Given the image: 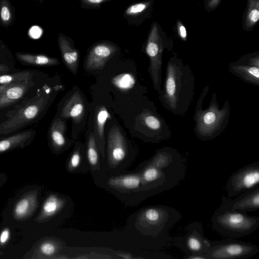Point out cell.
<instances>
[{
  "mask_svg": "<svg viewBox=\"0 0 259 259\" xmlns=\"http://www.w3.org/2000/svg\"><path fill=\"white\" fill-rule=\"evenodd\" d=\"M195 79L191 67L175 55L167 62L158 98L163 108L176 116L187 112L194 98Z\"/></svg>",
  "mask_w": 259,
  "mask_h": 259,
  "instance_id": "2",
  "label": "cell"
},
{
  "mask_svg": "<svg viewBox=\"0 0 259 259\" xmlns=\"http://www.w3.org/2000/svg\"><path fill=\"white\" fill-rule=\"evenodd\" d=\"M176 209L164 205H154L142 208L135 218V226L143 245L159 250L173 244L174 237L169 230L181 218Z\"/></svg>",
  "mask_w": 259,
  "mask_h": 259,
  "instance_id": "3",
  "label": "cell"
},
{
  "mask_svg": "<svg viewBox=\"0 0 259 259\" xmlns=\"http://www.w3.org/2000/svg\"><path fill=\"white\" fill-rule=\"evenodd\" d=\"M229 71L244 82L259 86V54L244 56L228 65Z\"/></svg>",
  "mask_w": 259,
  "mask_h": 259,
  "instance_id": "13",
  "label": "cell"
},
{
  "mask_svg": "<svg viewBox=\"0 0 259 259\" xmlns=\"http://www.w3.org/2000/svg\"><path fill=\"white\" fill-rule=\"evenodd\" d=\"M32 73L28 71H23L10 74H1L0 84L23 81L30 79Z\"/></svg>",
  "mask_w": 259,
  "mask_h": 259,
  "instance_id": "30",
  "label": "cell"
},
{
  "mask_svg": "<svg viewBox=\"0 0 259 259\" xmlns=\"http://www.w3.org/2000/svg\"><path fill=\"white\" fill-rule=\"evenodd\" d=\"M82 98L78 92L74 93L64 105L61 116L64 118H72L78 122L82 117L84 112Z\"/></svg>",
  "mask_w": 259,
  "mask_h": 259,
  "instance_id": "21",
  "label": "cell"
},
{
  "mask_svg": "<svg viewBox=\"0 0 259 259\" xmlns=\"http://www.w3.org/2000/svg\"><path fill=\"white\" fill-rule=\"evenodd\" d=\"M149 197L172 189L186 174V162L176 149L163 147L137 169Z\"/></svg>",
  "mask_w": 259,
  "mask_h": 259,
  "instance_id": "1",
  "label": "cell"
},
{
  "mask_svg": "<svg viewBox=\"0 0 259 259\" xmlns=\"http://www.w3.org/2000/svg\"><path fill=\"white\" fill-rule=\"evenodd\" d=\"M212 226L222 235L240 238L249 235L259 227V218L245 212L217 208L211 217Z\"/></svg>",
  "mask_w": 259,
  "mask_h": 259,
  "instance_id": "6",
  "label": "cell"
},
{
  "mask_svg": "<svg viewBox=\"0 0 259 259\" xmlns=\"http://www.w3.org/2000/svg\"><path fill=\"white\" fill-rule=\"evenodd\" d=\"M37 204V193H29L20 199L15 206L14 216L16 219L22 220L27 217L35 210Z\"/></svg>",
  "mask_w": 259,
  "mask_h": 259,
  "instance_id": "22",
  "label": "cell"
},
{
  "mask_svg": "<svg viewBox=\"0 0 259 259\" xmlns=\"http://www.w3.org/2000/svg\"><path fill=\"white\" fill-rule=\"evenodd\" d=\"M130 162L125 139L120 130L113 126L108 134L107 152L103 160L104 171L107 174L123 172Z\"/></svg>",
  "mask_w": 259,
  "mask_h": 259,
  "instance_id": "7",
  "label": "cell"
},
{
  "mask_svg": "<svg viewBox=\"0 0 259 259\" xmlns=\"http://www.w3.org/2000/svg\"><path fill=\"white\" fill-rule=\"evenodd\" d=\"M259 161L247 164L234 172L227 180L228 197L237 195L258 186Z\"/></svg>",
  "mask_w": 259,
  "mask_h": 259,
  "instance_id": "11",
  "label": "cell"
},
{
  "mask_svg": "<svg viewBox=\"0 0 259 259\" xmlns=\"http://www.w3.org/2000/svg\"><path fill=\"white\" fill-rule=\"evenodd\" d=\"M39 1H42V0H39Z\"/></svg>",
  "mask_w": 259,
  "mask_h": 259,
  "instance_id": "39",
  "label": "cell"
},
{
  "mask_svg": "<svg viewBox=\"0 0 259 259\" xmlns=\"http://www.w3.org/2000/svg\"><path fill=\"white\" fill-rule=\"evenodd\" d=\"M85 156L93 179L104 172L103 161L100 158V152L93 133L89 135L88 138Z\"/></svg>",
  "mask_w": 259,
  "mask_h": 259,
  "instance_id": "18",
  "label": "cell"
},
{
  "mask_svg": "<svg viewBox=\"0 0 259 259\" xmlns=\"http://www.w3.org/2000/svg\"><path fill=\"white\" fill-rule=\"evenodd\" d=\"M62 247L58 242L47 241L41 244L39 250L41 253L47 256L55 255Z\"/></svg>",
  "mask_w": 259,
  "mask_h": 259,
  "instance_id": "31",
  "label": "cell"
},
{
  "mask_svg": "<svg viewBox=\"0 0 259 259\" xmlns=\"http://www.w3.org/2000/svg\"><path fill=\"white\" fill-rule=\"evenodd\" d=\"M29 79L21 82L0 84V109L21 99L29 86Z\"/></svg>",
  "mask_w": 259,
  "mask_h": 259,
  "instance_id": "17",
  "label": "cell"
},
{
  "mask_svg": "<svg viewBox=\"0 0 259 259\" xmlns=\"http://www.w3.org/2000/svg\"><path fill=\"white\" fill-rule=\"evenodd\" d=\"M17 58L21 61L29 64L38 66H54L59 64V60L43 55H34L26 53H17Z\"/></svg>",
  "mask_w": 259,
  "mask_h": 259,
  "instance_id": "27",
  "label": "cell"
},
{
  "mask_svg": "<svg viewBox=\"0 0 259 259\" xmlns=\"http://www.w3.org/2000/svg\"><path fill=\"white\" fill-rule=\"evenodd\" d=\"M139 119L144 134L149 141L158 143L171 137L169 126L154 106L143 109Z\"/></svg>",
  "mask_w": 259,
  "mask_h": 259,
  "instance_id": "12",
  "label": "cell"
},
{
  "mask_svg": "<svg viewBox=\"0 0 259 259\" xmlns=\"http://www.w3.org/2000/svg\"><path fill=\"white\" fill-rule=\"evenodd\" d=\"M220 0H209L208 5L209 8H212L215 7L219 3Z\"/></svg>",
  "mask_w": 259,
  "mask_h": 259,
  "instance_id": "36",
  "label": "cell"
},
{
  "mask_svg": "<svg viewBox=\"0 0 259 259\" xmlns=\"http://www.w3.org/2000/svg\"><path fill=\"white\" fill-rule=\"evenodd\" d=\"M112 83L117 88L122 91L131 89L136 83V80L133 75L128 73L119 74L112 80Z\"/></svg>",
  "mask_w": 259,
  "mask_h": 259,
  "instance_id": "29",
  "label": "cell"
},
{
  "mask_svg": "<svg viewBox=\"0 0 259 259\" xmlns=\"http://www.w3.org/2000/svg\"><path fill=\"white\" fill-rule=\"evenodd\" d=\"M259 252L256 245L232 238L210 241V247L205 254L206 259H245Z\"/></svg>",
  "mask_w": 259,
  "mask_h": 259,
  "instance_id": "8",
  "label": "cell"
},
{
  "mask_svg": "<svg viewBox=\"0 0 259 259\" xmlns=\"http://www.w3.org/2000/svg\"><path fill=\"white\" fill-rule=\"evenodd\" d=\"M149 3H142L135 4L130 6L126 11L127 15H135L139 14L145 10L148 7Z\"/></svg>",
  "mask_w": 259,
  "mask_h": 259,
  "instance_id": "33",
  "label": "cell"
},
{
  "mask_svg": "<svg viewBox=\"0 0 259 259\" xmlns=\"http://www.w3.org/2000/svg\"><path fill=\"white\" fill-rule=\"evenodd\" d=\"M67 198L58 194H51L45 201L38 217L41 221H47L63 210L66 206Z\"/></svg>",
  "mask_w": 259,
  "mask_h": 259,
  "instance_id": "19",
  "label": "cell"
},
{
  "mask_svg": "<svg viewBox=\"0 0 259 259\" xmlns=\"http://www.w3.org/2000/svg\"><path fill=\"white\" fill-rule=\"evenodd\" d=\"M11 9L8 1H3L0 4V19L4 24L8 25L12 21Z\"/></svg>",
  "mask_w": 259,
  "mask_h": 259,
  "instance_id": "32",
  "label": "cell"
},
{
  "mask_svg": "<svg viewBox=\"0 0 259 259\" xmlns=\"http://www.w3.org/2000/svg\"><path fill=\"white\" fill-rule=\"evenodd\" d=\"M259 19V0H248L245 23L247 28H251Z\"/></svg>",
  "mask_w": 259,
  "mask_h": 259,
  "instance_id": "28",
  "label": "cell"
},
{
  "mask_svg": "<svg viewBox=\"0 0 259 259\" xmlns=\"http://www.w3.org/2000/svg\"><path fill=\"white\" fill-rule=\"evenodd\" d=\"M10 237V231L8 229H4L0 235V243L4 244L8 240Z\"/></svg>",
  "mask_w": 259,
  "mask_h": 259,
  "instance_id": "35",
  "label": "cell"
},
{
  "mask_svg": "<svg viewBox=\"0 0 259 259\" xmlns=\"http://www.w3.org/2000/svg\"><path fill=\"white\" fill-rule=\"evenodd\" d=\"M9 70V68L7 65L0 64V73H6Z\"/></svg>",
  "mask_w": 259,
  "mask_h": 259,
  "instance_id": "38",
  "label": "cell"
},
{
  "mask_svg": "<svg viewBox=\"0 0 259 259\" xmlns=\"http://www.w3.org/2000/svg\"><path fill=\"white\" fill-rule=\"evenodd\" d=\"M210 242L204 235L202 223L194 222L186 226L183 235L174 237L173 245L184 252L185 256L200 254L205 256Z\"/></svg>",
  "mask_w": 259,
  "mask_h": 259,
  "instance_id": "9",
  "label": "cell"
},
{
  "mask_svg": "<svg viewBox=\"0 0 259 259\" xmlns=\"http://www.w3.org/2000/svg\"><path fill=\"white\" fill-rule=\"evenodd\" d=\"M65 123L60 118L52 123L50 130V137L53 146L56 150H60L66 145L64 136Z\"/></svg>",
  "mask_w": 259,
  "mask_h": 259,
  "instance_id": "25",
  "label": "cell"
},
{
  "mask_svg": "<svg viewBox=\"0 0 259 259\" xmlns=\"http://www.w3.org/2000/svg\"><path fill=\"white\" fill-rule=\"evenodd\" d=\"M164 44L159 33L156 23H154L146 46V52L149 57V73L153 87L157 92L162 85V55Z\"/></svg>",
  "mask_w": 259,
  "mask_h": 259,
  "instance_id": "10",
  "label": "cell"
},
{
  "mask_svg": "<svg viewBox=\"0 0 259 259\" xmlns=\"http://www.w3.org/2000/svg\"><path fill=\"white\" fill-rule=\"evenodd\" d=\"M86 3L89 4H100L106 0H83Z\"/></svg>",
  "mask_w": 259,
  "mask_h": 259,
  "instance_id": "37",
  "label": "cell"
},
{
  "mask_svg": "<svg viewBox=\"0 0 259 259\" xmlns=\"http://www.w3.org/2000/svg\"><path fill=\"white\" fill-rule=\"evenodd\" d=\"M209 89V86L207 85L202 90L193 114L194 134L198 139L203 141L213 140L223 133L228 124L231 113L229 100H226L220 107L215 92L211 94L206 107H203Z\"/></svg>",
  "mask_w": 259,
  "mask_h": 259,
  "instance_id": "4",
  "label": "cell"
},
{
  "mask_svg": "<svg viewBox=\"0 0 259 259\" xmlns=\"http://www.w3.org/2000/svg\"><path fill=\"white\" fill-rule=\"evenodd\" d=\"M58 43L64 64L74 74H76L78 66V52L61 34L58 37Z\"/></svg>",
  "mask_w": 259,
  "mask_h": 259,
  "instance_id": "20",
  "label": "cell"
},
{
  "mask_svg": "<svg viewBox=\"0 0 259 259\" xmlns=\"http://www.w3.org/2000/svg\"><path fill=\"white\" fill-rule=\"evenodd\" d=\"M117 49L108 43L100 44L94 46L89 52L85 62V67L89 70L101 69L113 56Z\"/></svg>",
  "mask_w": 259,
  "mask_h": 259,
  "instance_id": "16",
  "label": "cell"
},
{
  "mask_svg": "<svg viewBox=\"0 0 259 259\" xmlns=\"http://www.w3.org/2000/svg\"><path fill=\"white\" fill-rule=\"evenodd\" d=\"M32 134V132L26 131L0 141V154L24 145Z\"/></svg>",
  "mask_w": 259,
  "mask_h": 259,
  "instance_id": "26",
  "label": "cell"
},
{
  "mask_svg": "<svg viewBox=\"0 0 259 259\" xmlns=\"http://www.w3.org/2000/svg\"><path fill=\"white\" fill-rule=\"evenodd\" d=\"M220 209H229L246 213L259 209V186L245 191L235 198L224 196L218 207Z\"/></svg>",
  "mask_w": 259,
  "mask_h": 259,
  "instance_id": "15",
  "label": "cell"
},
{
  "mask_svg": "<svg viewBox=\"0 0 259 259\" xmlns=\"http://www.w3.org/2000/svg\"><path fill=\"white\" fill-rule=\"evenodd\" d=\"M177 29L178 34L181 39L186 40L187 36V31L185 27L180 21L177 22Z\"/></svg>",
  "mask_w": 259,
  "mask_h": 259,
  "instance_id": "34",
  "label": "cell"
},
{
  "mask_svg": "<svg viewBox=\"0 0 259 259\" xmlns=\"http://www.w3.org/2000/svg\"><path fill=\"white\" fill-rule=\"evenodd\" d=\"M66 170L70 173H83L90 171L85 154L82 153L79 145L74 148L66 165Z\"/></svg>",
  "mask_w": 259,
  "mask_h": 259,
  "instance_id": "23",
  "label": "cell"
},
{
  "mask_svg": "<svg viewBox=\"0 0 259 259\" xmlns=\"http://www.w3.org/2000/svg\"><path fill=\"white\" fill-rule=\"evenodd\" d=\"M94 180L97 186L128 205H136L149 197L138 170L116 174L103 172Z\"/></svg>",
  "mask_w": 259,
  "mask_h": 259,
  "instance_id": "5",
  "label": "cell"
},
{
  "mask_svg": "<svg viewBox=\"0 0 259 259\" xmlns=\"http://www.w3.org/2000/svg\"><path fill=\"white\" fill-rule=\"evenodd\" d=\"M110 115L104 106L100 107L95 116V129L97 135V146L102 156H105L104 126Z\"/></svg>",
  "mask_w": 259,
  "mask_h": 259,
  "instance_id": "24",
  "label": "cell"
},
{
  "mask_svg": "<svg viewBox=\"0 0 259 259\" xmlns=\"http://www.w3.org/2000/svg\"><path fill=\"white\" fill-rule=\"evenodd\" d=\"M47 101L41 98L22 108L14 116L0 125V134L13 132L35 119L42 110Z\"/></svg>",
  "mask_w": 259,
  "mask_h": 259,
  "instance_id": "14",
  "label": "cell"
}]
</instances>
